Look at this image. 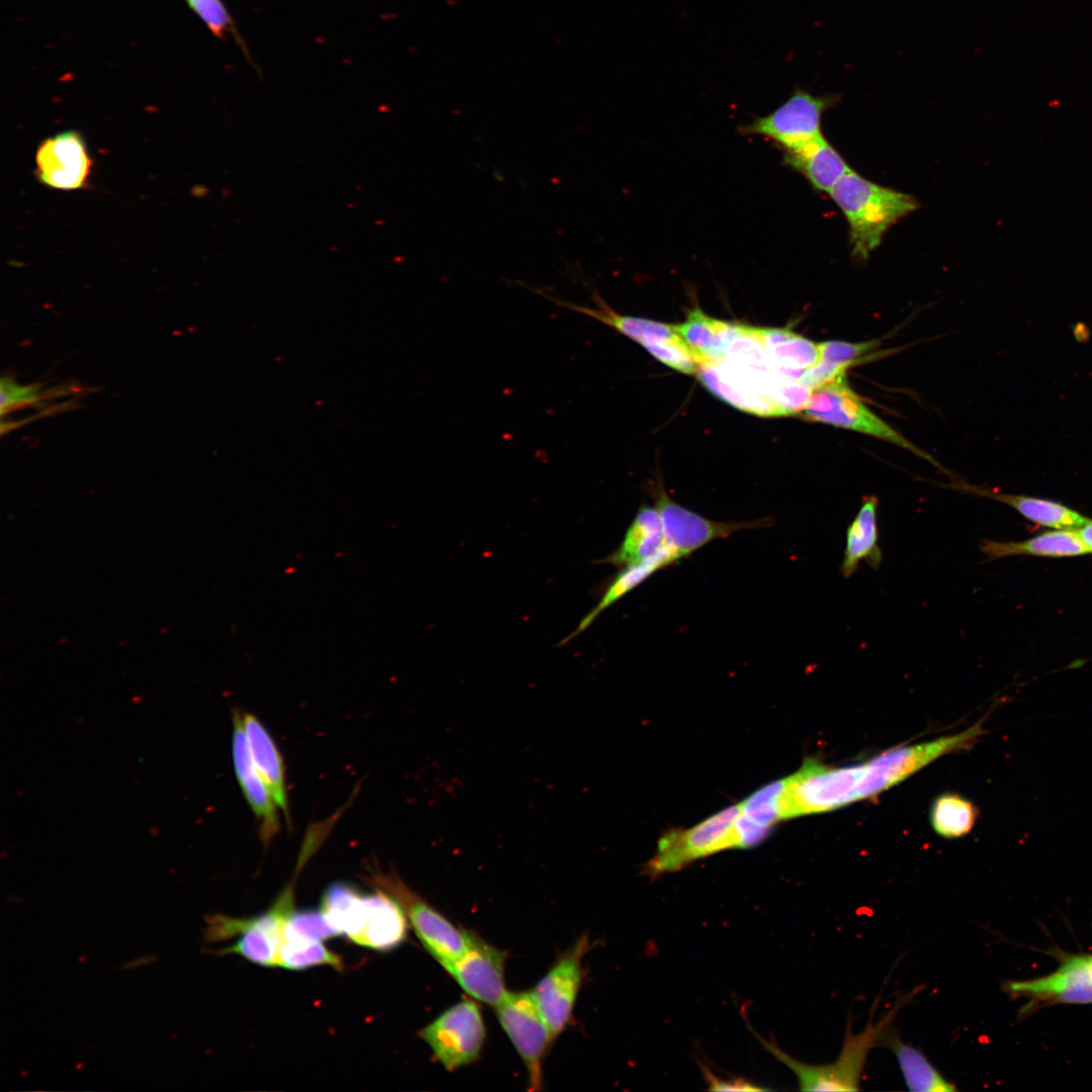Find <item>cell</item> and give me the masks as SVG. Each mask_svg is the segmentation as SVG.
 Masks as SVG:
<instances>
[{
    "label": "cell",
    "mask_w": 1092,
    "mask_h": 1092,
    "mask_svg": "<svg viewBox=\"0 0 1092 1092\" xmlns=\"http://www.w3.org/2000/svg\"><path fill=\"white\" fill-rule=\"evenodd\" d=\"M828 194L847 220L852 256L862 260L893 224L919 207L912 195L872 182L852 169Z\"/></svg>",
    "instance_id": "6da1fadb"
},
{
    "label": "cell",
    "mask_w": 1092,
    "mask_h": 1092,
    "mask_svg": "<svg viewBox=\"0 0 1092 1092\" xmlns=\"http://www.w3.org/2000/svg\"><path fill=\"white\" fill-rule=\"evenodd\" d=\"M912 995H906L898 1000L879 1020H873L872 1012L867 1026L858 1033H853L849 1018L841 1051L836 1060L829 1064L812 1065L800 1062L774 1042L756 1035L763 1049L795 1074L800 1090L857 1091L870 1051L879 1044L884 1031L893 1024L899 1010Z\"/></svg>",
    "instance_id": "7a4b0ae2"
},
{
    "label": "cell",
    "mask_w": 1092,
    "mask_h": 1092,
    "mask_svg": "<svg viewBox=\"0 0 1092 1092\" xmlns=\"http://www.w3.org/2000/svg\"><path fill=\"white\" fill-rule=\"evenodd\" d=\"M864 775L866 763L830 766L806 759L785 779L779 797L781 819L828 812L859 801Z\"/></svg>",
    "instance_id": "3957f363"
},
{
    "label": "cell",
    "mask_w": 1092,
    "mask_h": 1092,
    "mask_svg": "<svg viewBox=\"0 0 1092 1092\" xmlns=\"http://www.w3.org/2000/svg\"><path fill=\"white\" fill-rule=\"evenodd\" d=\"M293 893L294 881L264 913L255 917L235 918L222 914L205 916L204 941L218 942L240 935L234 944L220 949L217 954H239L263 967L278 966L284 926L294 911Z\"/></svg>",
    "instance_id": "277c9868"
},
{
    "label": "cell",
    "mask_w": 1092,
    "mask_h": 1092,
    "mask_svg": "<svg viewBox=\"0 0 1092 1092\" xmlns=\"http://www.w3.org/2000/svg\"><path fill=\"white\" fill-rule=\"evenodd\" d=\"M801 414L808 421L855 431L890 442L943 469L931 455L915 446L871 411L851 389L846 374L812 390Z\"/></svg>",
    "instance_id": "5b68a950"
},
{
    "label": "cell",
    "mask_w": 1092,
    "mask_h": 1092,
    "mask_svg": "<svg viewBox=\"0 0 1092 1092\" xmlns=\"http://www.w3.org/2000/svg\"><path fill=\"white\" fill-rule=\"evenodd\" d=\"M364 880L372 887L385 891L400 904L424 947L444 969L464 952L468 930L454 925L410 889L395 873H385L376 868Z\"/></svg>",
    "instance_id": "8992f818"
},
{
    "label": "cell",
    "mask_w": 1092,
    "mask_h": 1092,
    "mask_svg": "<svg viewBox=\"0 0 1092 1092\" xmlns=\"http://www.w3.org/2000/svg\"><path fill=\"white\" fill-rule=\"evenodd\" d=\"M419 1035L435 1059L447 1071L453 1072L479 1058L486 1031L479 1005L474 1000L464 999L443 1011L422 1028Z\"/></svg>",
    "instance_id": "52a82bcc"
},
{
    "label": "cell",
    "mask_w": 1092,
    "mask_h": 1092,
    "mask_svg": "<svg viewBox=\"0 0 1092 1092\" xmlns=\"http://www.w3.org/2000/svg\"><path fill=\"white\" fill-rule=\"evenodd\" d=\"M838 95H814L796 88L786 102L765 116L739 128L743 135H760L784 152L797 150L822 135L823 114L837 104Z\"/></svg>",
    "instance_id": "ba28073f"
},
{
    "label": "cell",
    "mask_w": 1092,
    "mask_h": 1092,
    "mask_svg": "<svg viewBox=\"0 0 1092 1092\" xmlns=\"http://www.w3.org/2000/svg\"><path fill=\"white\" fill-rule=\"evenodd\" d=\"M739 813L738 804L689 829L665 833L658 841L655 855L647 863V873L656 876L678 871L699 858L734 848L732 826Z\"/></svg>",
    "instance_id": "9c48e42d"
},
{
    "label": "cell",
    "mask_w": 1092,
    "mask_h": 1092,
    "mask_svg": "<svg viewBox=\"0 0 1092 1092\" xmlns=\"http://www.w3.org/2000/svg\"><path fill=\"white\" fill-rule=\"evenodd\" d=\"M652 494L661 520L665 543L679 560L717 539L728 538L735 532L772 525V519L767 517L744 522L709 519L674 502L661 484L654 487Z\"/></svg>",
    "instance_id": "30bf717a"
},
{
    "label": "cell",
    "mask_w": 1092,
    "mask_h": 1092,
    "mask_svg": "<svg viewBox=\"0 0 1092 1092\" xmlns=\"http://www.w3.org/2000/svg\"><path fill=\"white\" fill-rule=\"evenodd\" d=\"M978 723L953 735L928 742L897 746L866 762L860 799L874 797L921 769L932 760L968 747L981 733Z\"/></svg>",
    "instance_id": "8fae6325"
},
{
    "label": "cell",
    "mask_w": 1092,
    "mask_h": 1092,
    "mask_svg": "<svg viewBox=\"0 0 1092 1092\" xmlns=\"http://www.w3.org/2000/svg\"><path fill=\"white\" fill-rule=\"evenodd\" d=\"M494 1008L503 1029L527 1069L531 1090H541L543 1061L555 1038L539 1011L532 990L508 991Z\"/></svg>",
    "instance_id": "7c38bea8"
},
{
    "label": "cell",
    "mask_w": 1092,
    "mask_h": 1092,
    "mask_svg": "<svg viewBox=\"0 0 1092 1092\" xmlns=\"http://www.w3.org/2000/svg\"><path fill=\"white\" fill-rule=\"evenodd\" d=\"M580 937L551 966L532 990L539 1011L556 1038L567 1026L582 982V958L589 950Z\"/></svg>",
    "instance_id": "4fadbf2b"
},
{
    "label": "cell",
    "mask_w": 1092,
    "mask_h": 1092,
    "mask_svg": "<svg viewBox=\"0 0 1092 1092\" xmlns=\"http://www.w3.org/2000/svg\"><path fill=\"white\" fill-rule=\"evenodd\" d=\"M507 953L473 931L464 952L445 970L474 1000L495 1007L506 996Z\"/></svg>",
    "instance_id": "5bb4252c"
},
{
    "label": "cell",
    "mask_w": 1092,
    "mask_h": 1092,
    "mask_svg": "<svg viewBox=\"0 0 1092 1092\" xmlns=\"http://www.w3.org/2000/svg\"><path fill=\"white\" fill-rule=\"evenodd\" d=\"M92 160L78 131L66 130L43 140L35 153V176L44 186L77 190L88 184Z\"/></svg>",
    "instance_id": "9a60e30c"
},
{
    "label": "cell",
    "mask_w": 1092,
    "mask_h": 1092,
    "mask_svg": "<svg viewBox=\"0 0 1092 1092\" xmlns=\"http://www.w3.org/2000/svg\"><path fill=\"white\" fill-rule=\"evenodd\" d=\"M1004 990L1032 1002L1092 1003V956L1069 957L1054 973L1032 980L1007 982Z\"/></svg>",
    "instance_id": "2e32d148"
},
{
    "label": "cell",
    "mask_w": 1092,
    "mask_h": 1092,
    "mask_svg": "<svg viewBox=\"0 0 1092 1092\" xmlns=\"http://www.w3.org/2000/svg\"><path fill=\"white\" fill-rule=\"evenodd\" d=\"M232 754L239 785L258 821L260 838L268 843L280 830V808L252 761L238 710L233 712Z\"/></svg>",
    "instance_id": "e0dca14e"
},
{
    "label": "cell",
    "mask_w": 1092,
    "mask_h": 1092,
    "mask_svg": "<svg viewBox=\"0 0 1092 1092\" xmlns=\"http://www.w3.org/2000/svg\"><path fill=\"white\" fill-rule=\"evenodd\" d=\"M374 889L373 893L365 894L364 924L354 942L371 949L387 951L405 940L408 919L392 896L383 890Z\"/></svg>",
    "instance_id": "ac0fdd59"
},
{
    "label": "cell",
    "mask_w": 1092,
    "mask_h": 1092,
    "mask_svg": "<svg viewBox=\"0 0 1092 1092\" xmlns=\"http://www.w3.org/2000/svg\"><path fill=\"white\" fill-rule=\"evenodd\" d=\"M751 334L761 343L771 370L799 381L820 359L818 344L787 329L755 328Z\"/></svg>",
    "instance_id": "d6986e66"
},
{
    "label": "cell",
    "mask_w": 1092,
    "mask_h": 1092,
    "mask_svg": "<svg viewBox=\"0 0 1092 1092\" xmlns=\"http://www.w3.org/2000/svg\"><path fill=\"white\" fill-rule=\"evenodd\" d=\"M242 724L252 761L290 824L285 766L270 732L253 714L242 713Z\"/></svg>",
    "instance_id": "ffe728a7"
},
{
    "label": "cell",
    "mask_w": 1092,
    "mask_h": 1092,
    "mask_svg": "<svg viewBox=\"0 0 1092 1092\" xmlns=\"http://www.w3.org/2000/svg\"><path fill=\"white\" fill-rule=\"evenodd\" d=\"M674 330L689 347L697 364L704 366L727 358L729 345L739 328L738 324L713 318L695 306L682 324L674 325Z\"/></svg>",
    "instance_id": "44dd1931"
},
{
    "label": "cell",
    "mask_w": 1092,
    "mask_h": 1092,
    "mask_svg": "<svg viewBox=\"0 0 1092 1092\" xmlns=\"http://www.w3.org/2000/svg\"><path fill=\"white\" fill-rule=\"evenodd\" d=\"M528 287L546 299L551 300L558 306L593 317L627 336L631 340L643 344L647 342H671L680 339L675 332L674 326L663 323L620 314L614 311L603 298L594 292L595 306L581 305L547 293L545 290Z\"/></svg>",
    "instance_id": "7402d4cb"
},
{
    "label": "cell",
    "mask_w": 1092,
    "mask_h": 1092,
    "mask_svg": "<svg viewBox=\"0 0 1092 1092\" xmlns=\"http://www.w3.org/2000/svg\"><path fill=\"white\" fill-rule=\"evenodd\" d=\"M878 506L876 495H864L857 514L846 529L840 564V572L845 578L856 572L861 561L875 570L881 566L883 553L879 546Z\"/></svg>",
    "instance_id": "603a6c76"
},
{
    "label": "cell",
    "mask_w": 1092,
    "mask_h": 1092,
    "mask_svg": "<svg viewBox=\"0 0 1092 1092\" xmlns=\"http://www.w3.org/2000/svg\"><path fill=\"white\" fill-rule=\"evenodd\" d=\"M949 486L967 493L989 497L1003 503L1016 510L1027 520L1058 530H1075L1084 526L1089 521L1086 517L1061 503L1045 498L1007 494L966 482H954Z\"/></svg>",
    "instance_id": "cb8c5ba5"
},
{
    "label": "cell",
    "mask_w": 1092,
    "mask_h": 1092,
    "mask_svg": "<svg viewBox=\"0 0 1092 1092\" xmlns=\"http://www.w3.org/2000/svg\"><path fill=\"white\" fill-rule=\"evenodd\" d=\"M783 154L785 164L802 174L820 192L829 193L838 180L851 170L823 134L797 150Z\"/></svg>",
    "instance_id": "d4e9b609"
},
{
    "label": "cell",
    "mask_w": 1092,
    "mask_h": 1092,
    "mask_svg": "<svg viewBox=\"0 0 1092 1092\" xmlns=\"http://www.w3.org/2000/svg\"><path fill=\"white\" fill-rule=\"evenodd\" d=\"M666 545L655 507L642 506L629 525L619 547L600 562L624 567L655 556Z\"/></svg>",
    "instance_id": "484cf974"
},
{
    "label": "cell",
    "mask_w": 1092,
    "mask_h": 1092,
    "mask_svg": "<svg viewBox=\"0 0 1092 1092\" xmlns=\"http://www.w3.org/2000/svg\"><path fill=\"white\" fill-rule=\"evenodd\" d=\"M879 1044L894 1054L908 1090L915 1092L958 1090L956 1084L947 1080L921 1051L904 1042L892 1024L882 1034Z\"/></svg>",
    "instance_id": "4316f807"
},
{
    "label": "cell",
    "mask_w": 1092,
    "mask_h": 1092,
    "mask_svg": "<svg viewBox=\"0 0 1092 1092\" xmlns=\"http://www.w3.org/2000/svg\"><path fill=\"white\" fill-rule=\"evenodd\" d=\"M980 550L991 559L1013 555L1068 557L1089 553L1077 529H1057L1020 542L983 540Z\"/></svg>",
    "instance_id": "83f0119b"
},
{
    "label": "cell",
    "mask_w": 1092,
    "mask_h": 1092,
    "mask_svg": "<svg viewBox=\"0 0 1092 1092\" xmlns=\"http://www.w3.org/2000/svg\"><path fill=\"white\" fill-rule=\"evenodd\" d=\"M677 561H679V558L675 552L668 545H665L652 558L638 564L622 567L614 580L609 584L599 604L582 619L575 631L564 639L562 643H565L582 632L603 611L643 583L653 573L671 566Z\"/></svg>",
    "instance_id": "f1b7e54d"
},
{
    "label": "cell",
    "mask_w": 1092,
    "mask_h": 1092,
    "mask_svg": "<svg viewBox=\"0 0 1092 1092\" xmlns=\"http://www.w3.org/2000/svg\"><path fill=\"white\" fill-rule=\"evenodd\" d=\"M321 910L340 934L354 942L364 924L365 894L348 883H333L324 891Z\"/></svg>",
    "instance_id": "f546056e"
},
{
    "label": "cell",
    "mask_w": 1092,
    "mask_h": 1092,
    "mask_svg": "<svg viewBox=\"0 0 1092 1092\" xmlns=\"http://www.w3.org/2000/svg\"><path fill=\"white\" fill-rule=\"evenodd\" d=\"M978 817L972 802L957 794H943L931 806L930 821L939 835L947 838L968 834Z\"/></svg>",
    "instance_id": "4dcf8cb0"
},
{
    "label": "cell",
    "mask_w": 1092,
    "mask_h": 1092,
    "mask_svg": "<svg viewBox=\"0 0 1092 1092\" xmlns=\"http://www.w3.org/2000/svg\"><path fill=\"white\" fill-rule=\"evenodd\" d=\"M278 966L292 971H303L317 966H330L343 970L342 958L327 948L322 941H282Z\"/></svg>",
    "instance_id": "1f68e13d"
},
{
    "label": "cell",
    "mask_w": 1092,
    "mask_h": 1092,
    "mask_svg": "<svg viewBox=\"0 0 1092 1092\" xmlns=\"http://www.w3.org/2000/svg\"><path fill=\"white\" fill-rule=\"evenodd\" d=\"M340 935L324 912L304 909L293 911L283 930V941H322Z\"/></svg>",
    "instance_id": "d6a6232c"
},
{
    "label": "cell",
    "mask_w": 1092,
    "mask_h": 1092,
    "mask_svg": "<svg viewBox=\"0 0 1092 1092\" xmlns=\"http://www.w3.org/2000/svg\"><path fill=\"white\" fill-rule=\"evenodd\" d=\"M785 779L767 784L739 804L740 813L755 823L771 828L781 820L779 797Z\"/></svg>",
    "instance_id": "836d02e7"
},
{
    "label": "cell",
    "mask_w": 1092,
    "mask_h": 1092,
    "mask_svg": "<svg viewBox=\"0 0 1092 1092\" xmlns=\"http://www.w3.org/2000/svg\"><path fill=\"white\" fill-rule=\"evenodd\" d=\"M879 346L876 340L851 343L844 341H825L818 343L820 360L840 366L847 370L858 359L874 351Z\"/></svg>",
    "instance_id": "e575fe53"
},
{
    "label": "cell",
    "mask_w": 1092,
    "mask_h": 1092,
    "mask_svg": "<svg viewBox=\"0 0 1092 1092\" xmlns=\"http://www.w3.org/2000/svg\"><path fill=\"white\" fill-rule=\"evenodd\" d=\"M642 346L660 362L678 372L695 374L698 371L699 365L681 338L671 342H647Z\"/></svg>",
    "instance_id": "d590c367"
},
{
    "label": "cell",
    "mask_w": 1092,
    "mask_h": 1092,
    "mask_svg": "<svg viewBox=\"0 0 1092 1092\" xmlns=\"http://www.w3.org/2000/svg\"><path fill=\"white\" fill-rule=\"evenodd\" d=\"M186 1L215 36L222 38L226 31L233 30V20L221 0Z\"/></svg>",
    "instance_id": "8d00e7d4"
},
{
    "label": "cell",
    "mask_w": 1092,
    "mask_h": 1092,
    "mask_svg": "<svg viewBox=\"0 0 1092 1092\" xmlns=\"http://www.w3.org/2000/svg\"><path fill=\"white\" fill-rule=\"evenodd\" d=\"M771 828L764 827L739 813L732 826L734 848H748L765 839Z\"/></svg>",
    "instance_id": "74e56055"
},
{
    "label": "cell",
    "mask_w": 1092,
    "mask_h": 1092,
    "mask_svg": "<svg viewBox=\"0 0 1092 1092\" xmlns=\"http://www.w3.org/2000/svg\"><path fill=\"white\" fill-rule=\"evenodd\" d=\"M703 1077L710 1090L714 1091H762L765 1088L754 1085L743 1078L723 1079L705 1065H701Z\"/></svg>",
    "instance_id": "f35d334b"
},
{
    "label": "cell",
    "mask_w": 1092,
    "mask_h": 1092,
    "mask_svg": "<svg viewBox=\"0 0 1092 1092\" xmlns=\"http://www.w3.org/2000/svg\"><path fill=\"white\" fill-rule=\"evenodd\" d=\"M37 398L35 388L31 386H19L11 380H2L1 383V410H5L31 402Z\"/></svg>",
    "instance_id": "ab89813d"
},
{
    "label": "cell",
    "mask_w": 1092,
    "mask_h": 1092,
    "mask_svg": "<svg viewBox=\"0 0 1092 1092\" xmlns=\"http://www.w3.org/2000/svg\"><path fill=\"white\" fill-rule=\"evenodd\" d=\"M1077 532L1089 552H1092V521L1089 520L1084 526L1078 528Z\"/></svg>",
    "instance_id": "60d3db41"
}]
</instances>
